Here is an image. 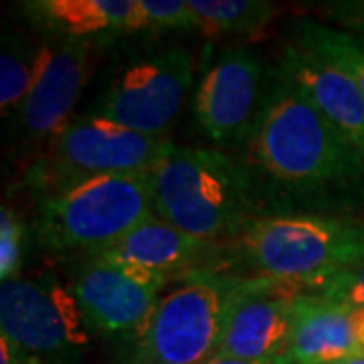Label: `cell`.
Listing matches in <instances>:
<instances>
[{"instance_id":"1","label":"cell","mask_w":364,"mask_h":364,"mask_svg":"<svg viewBox=\"0 0 364 364\" xmlns=\"http://www.w3.org/2000/svg\"><path fill=\"white\" fill-rule=\"evenodd\" d=\"M249 162L291 195H320L363 178L364 160L304 93L277 77L251 128Z\"/></svg>"},{"instance_id":"2","label":"cell","mask_w":364,"mask_h":364,"mask_svg":"<svg viewBox=\"0 0 364 364\" xmlns=\"http://www.w3.org/2000/svg\"><path fill=\"white\" fill-rule=\"evenodd\" d=\"M154 213L198 241L233 237L249 223L253 176L219 150L170 142L150 170Z\"/></svg>"},{"instance_id":"3","label":"cell","mask_w":364,"mask_h":364,"mask_svg":"<svg viewBox=\"0 0 364 364\" xmlns=\"http://www.w3.org/2000/svg\"><path fill=\"white\" fill-rule=\"evenodd\" d=\"M227 255L253 277L324 282L364 259V227L318 215L261 217L231 237Z\"/></svg>"},{"instance_id":"4","label":"cell","mask_w":364,"mask_h":364,"mask_svg":"<svg viewBox=\"0 0 364 364\" xmlns=\"http://www.w3.org/2000/svg\"><path fill=\"white\" fill-rule=\"evenodd\" d=\"M152 215L150 172L97 176L43 196L35 233L39 245L55 255H87L91 259Z\"/></svg>"},{"instance_id":"5","label":"cell","mask_w":364,"mask_h":364,"mask_svg":"<svg viewBox=\"0 0 364 364\" xmlns=\"http://www.w3.org/2000/svg\"><path fill=\"white\" fill-rule=\"evenodd\" d=\"M168 144L166 138H152L107 117L85 114L53 138L28 176L43 196L57 195L97 176L150 172Z\"/></svg>"},{"instance_id":"6","label":"cell","mask_w":364,"mask_h":364,"mask_svg":"<svg viewBox=\"0 0 364 364\" xmlns=\"http://www.w3.org/2000/svg\"><path fill=\"white\" fill-rule=\"evenodd\" d=\"M73 287L55 275L11 279L0 286V330L23 358L75 364L90 344Z\"/></svg>"},{"instance_id":"7","label":"cell","mask_w":364,"mask_h":364,"mask_svg":"<svg viewBox=\"0 0 364 364\" xmlns=\"http://www.w3.org/2000/svg\"><path fill=\"white\" fill-rule=\"evenodd\" d=\"M233 277L196 273L158 301L138 340L136 360L156 364H203L215 356Z\"/></svg>"},{"instance_id":"8","label":"cell","mask_w":364,"mask_h":364,"mask_svg":"<svg viewBox=\"0 0 364 364\" xmlns=\"http://www.w3.org/2000/svg\"><path fill=\"white\" fill-rule=\"evenodd\" d=\"M191 87V53L170 49L124 67L95 102L91 114L152 138H164V132L181 114Z\"/></svg>"},{"instance_id":"9","label":"cell","mask_w":364,"mask_h":364,"mask_svg":"<svg viewBox=\"0 0 364 364\" xmlns=\"http://www.w3.org/2000/svg\"><path fill=\"white\" fill-rule=\"evenodd\" d=\"M166 279L138 267L91 257L79 269L73 291L85 324L107 338H142Z\"/></svg>"},{"instance_id":"10","label":"cell","mask_w":364,"mask_h":364,"mask_svg":"<svg viewBox=\"0 0 364 364\" xmlns=\"http://www.w3.org/2000/svg\"><path fill=\"white\" fill-rule=\"evenodd\" d=\"M291 324L294 299L277 279H233L215 354L241 360L289 358Z\"/></svg>"},{"instance_id":"11","label":"cell","mask_w":364,"mask_h":364,"mask_svg":"<svg viewBox=\"0 0 364 364\" xmlns=\"http://www.w3.org/2000/svg\"><path fill=\"white\" fill-rule=\"evenodd\" d=\"M263 65L245 49L225 51L205 71L195 95V122L208 142L221 148L247 144L259 114Z\"/></svg>"},{"instance_id":"12","label":"cell","mask_w":364,"mask_h":364,"mask_svg":"<svg viewBox=\"0 0 364 364\" xmlns=\"http://www.w3.org/2000/svg\"><path fill=\"white\" fill-rule=\"evenodd\" d=\"M90 77V45L49 37L37 49L35 77L18 109L25 144H49L71 122Z\"/></svg>"},{"instance_id":"13","label":"cell","mask_w":364,"mask_h":364,"mask_svg":"<svg viewBox=\"0 0 364 364\" xmlns=\"http://www.w3.org/2000/svg\"><path fill=\"white\" fill-rule=\"evenodd\" d=\"M277 63V77L304 93L364 160V95L356 81L298 43L286 45Z\"/></svg>"},{"instance_id":"14","label":"cell","mask_w":364,"mask_h":364,"mask_svg":"<svg viewBox=\"0 0 364 364\" xmlns=\"http://www.w3.org/2000/svg\"><path fill=\"white\" fill-rule=\"evenodd\" d=\"M213 249L215 243L198 241L152 215L97 257L138 267L168 282L176 275L193 277L207 272L203 261L210 257Z\"/></svg>"},{"instance_id":"15","label":"cell","mask_w":364,"mask_h":364,"mask_svg":"<svg viewBox=\"0 0 364 364\" xmlns=\"http://www.w3.org/2000/svg\"><path fill=\"white\" fill-rule=\"evenodd\" d=\"M23 11L51 37L90 45L130 35L136 0H31Z\"/></svg>"},{"instance_id":"16","label":"cell","mask_w":364,"mask_h":364,"mask_svg":"<svg viewBox=\"0 0 364 364\" xmlns=\"http://www.w3.org/2000/svg\"><path fill=\"white\" fill-rule=\"evenodd\" d=\"M358 358L350 308L320 298L294 299L289 360L294 364H334Z\"/></svg>"},{"instance_id":"17","label":"cell","mask_w":364,"mask_h":364,"mask_svg":"<svg viewBox=\"0 0 364 364\" xmlns=\"http://www.w3.org/2000/svg\"><path fill=\"white\" fill-rule=\"evenodd\" d=\"M196 16V31L207 39L255 37L277 14L272 2L263 0H188Z\"/></svg>"},{"instance_id":"18","label":"cell","mask_w":364,"mask_h":364,"mask_svg":"<svg viewBox=\"0 0 364 364\" xmlns=\"http://www.w3.org/2000/svg\"><path fill=\"white\" fill-rule=\"evenodd\" d=\"M299 47L316 53L348 73L364 95V39L340 31L334 26L320 25L314 21L298 23Z\"/></svg>"},{"instance_id":"19","label":"cell","mask_w":364,"mask_h":364,"mask_svg":"<svg viewBox=\"0 0 364 364\" xmlns=\"http://www.w3.org/2000/svg\"><path fill=\"white\" fill-rule=\"evenodd\" d=\"M37 51L18 35H4L0 55V109L2 116H16L35 77Z\"/></svg>"},{"instance_id":"20","label":"cell","mask_w":364,"mask_h":364,"mask_svg":"<svg viewBox=\"0 0 364 364\" xmlns=\"http://www.w3.org/2000/svg\"><path fill=\"white\" fill-rule=\"evenodd\" d=\"M196 28L188 0H136L132 33H166Z\"/></svg>"},{"instance_id":"21","label":"cell","mask_w":364,"mask_h":364,"mask_svg":"<svg viewBox=\"0 0 364 364\" xmlns=\"http://www.w3.org/2000/svg\"><path fill=\"white\" fill-rule=\"evenodd\" d=\"M23 237L25 223L6 205L0 210V277L11 282L21 267L23 259Z\"/></svg>"},{"instance_id":"22","label":"cell","mask_w":364,"mask_h":364,"mask_svg":"<svg viewBox=\"0 0 364 364\" xmlns=\"http://www.w3.org/2000/svg\"><path fill=\"white\" fill-rule=\"evenodd\" d=\"M316 296L342 304L346 308H364V259L344 272L330 275Z\"/></svg>"},{"instance_id":"23","label":"cell","mask_w":364,"mask_h":364,"mask_svg":"<svg viewBox=\"0 0 364 364\" xmlns=\"http://www.w3.org/2000/svg\"><path fill=\"white\" fill-rule=\"evenodd\" d=\"M324 14H328L330 18H334L340 25L348 26L352 31L364 33V0L326 4Z\"/></svg>"},{"instance_id":"24","label":"cell","mask_w":364,"mask_h":364,"mask_svg":"<svg viewBox=\"0 0 364 364\" xmlns=\"http://www.w3.org/2000/svg\"><path fill=\"white\" fill-rule=\"evenodd\" d=\"M350 320L358 358H364V308H350Z\"/></svg>"},{"instance_id":"25","label":"cell","mask_w":364,"mask_h":364,"mask_svg":"<svg viewBox=\"0 0 364 364\" xmlns=\"http://www.w3.org/2000/svg\"><path fill=\"white\" fill-rule=\"evenodd\" d=\"M203 364H294L289 358H265V360H241V358H229V356H210Z\"/></svg>"},{"instance_id":"26","label":"cell","mask_w":364,"mask_h":364,"mask_svg":"<svg viewBox=\"0 0 364 364\" xmlns=\"http://www.w3.org/2000/svg\"><path fill=\"white\" fill-rule=\"evenodd\" d=\"M23 354L6 338H0V364H23Z\"/></svg>"},{"instance_id":"27","label":"cell","mask_w":364,"mask_h":364,"mask_svg":"<svg viewBox=\"0 0 364 364\" xmlns=\"http://www.w3.org/2000/svg\"><path fill=\"white\" fill-rule=\"evenodd\" d=\"M334 364H364V358H348V360H342V363Z\"/></svg>"},{"instance_id":"28","label":"cell","mask_w":364,"mask_h":364,"mask_svg":"<svg viewBox=\"0 0 364 364\" xmlns=\"http://www.w3.org/2000/svg\"><path fill=\"white\" fill-rule=\"evenodd\" d=\"M130 364H156V363H148V360H136V358H134Z\"/></svg>"}]
</instances>
